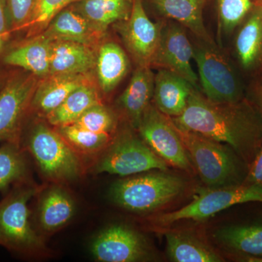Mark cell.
I'll list each match as a JSON object with an SVG mask.
<instances>
[{
	"label": "cell",
	"mask_w": 262,
	"mask_h": 262,
	"mask_svg": "<svg viewBox=\"0 0 262 262\" xmlns=\"http://www.w3.org/2000/svg\"><path fill=\"white\" fill-rule=\"evenodd\" d=\"M129 68L128 58L120 45L110 40L100 43L95 66L100 91L105 94L113 92L126 76Z\"/></svg>",
	"instance_id": "21"
},
{
	"label": "cell",
	"mask_w": 262,
	"mask_h": 262,
	"mask_svg": "<svg viewBox=\"0 0 262 262\" xmlns=\"http://www.w3.org/2000/svg\"><path fill=\"white\" fill-rule=\"evenodd\" d=\"M168 163L140 136L125 129L117 132L106 149L94 159L91 172L130 177L151 170H166Z\"/></svg>",
	"instance_id": "6"
},
{
	"label": "cell",
	"mask_w": 262,
	"mask_h": 262,
	"mask_svg": "<svg viewBox=\"0 0 262 262\" xmlns=\"http://www.w3.org/2000/svg\"><path fill=\"white\" fill-rule=\"evenodd\" d=\"M117 24L124 44L137 67H152L163 26L150 20L142 0H133L130 16Z\"/></svg>",
	"instance_id": "12"
},
{
	"label": "cell",
	"mask_w": 262,
	"mask_h": 262,
	"mask_svg": "<svg viewBox=\"0 0 262 262\" xmlns=\"http://www.w3.org/2000/svg\"><path fill=\"white\" fill-rule=\"evenodd\" d=\"M167 254L175 262H221L223 258L211 247L184 232H166Z\"/></svg>",
	"instance_id": "27"
},
{
	"label": "cell",
	"mask_w": 262,
	"mask_h": 262,
	"mask_svg": "<svg viewBox=\"0 0 262 262\" xmlns=\"http://www.w3.org/2000/svg\"><path fill=\"white\" fill-rule=\"evenodd\" d=\"M239 64L248 72L262 70V7L253 5L235 39Z\"/></svg>",
	"instance_id": "20"
},
{
	"label": "cell",
	"mask_w": 262,
	"mask_h": 262,
	"mask_svg": "<svg viewBox=\"0 0 262 262\" xmlns=\"http://www.w3.org/2000/svg\"><path fill=\"white\" fill-rule=\"evenodd\" d=\"M27 155L18 143L0 146V192L7 194L15 185L32 179Z\"/></svg>",
	"instance_id": "28"
},
{
	"label": "cell",
	"mask_w": 262,
	"mask_h": 262,
	"mask_svg": "<svg viewBox=\"0 0 262 262\" xmlns=\"http://www.w3.org/2000/svg\"><path fill=\"white\" fill-rule=\"evenodd\" d=\"M39 80L29 72H18L5 77L0 89V142L20 144Z\"/></svg>",
	"instance_id": "9"
},
{
	"label": "cell",
	"mask_w": 262,
	"mask_h": 262,
	"mask_svg": "<svg viewBox=\"0 0 262 262\" xmlns=\"http://www.w3.org/2000/svg\"><path fill=\"white\" fill-rule=\"evenodd\" d=\"M3 37H4V36L1 35V34H0V49H1L2 45H3Z\"/></svg>",
	"instance_id": "39"
},
{
	"label": "cell",
	"mask_w": 262,
	"mask_h": 262,
	"mask_svg": "<svg viewBox=\"0 0 262 262\" xmlns=\"http://www.w3.org/2000/svg\"><path fill=\"white\" fill-rule=\"evenodd\" d=\"M194 88L185 79L170 71L159 69L155 75V107L169 117H178L187 107Z\"/></svg>",
	"instance_id": "19"
},
{
	"label": "cell",
	"mask_w": 262,
	"mask_h": 262,
	"mask_svg": "<svg viewBox=\"0 0 262 262\" xmlns=\"http://www.w3.org/2000/svg\"><path fill=\"white\" fill-rule=\"evenodd\" d=\"M174 125L204 184L211 188L237 184L241 168L238 156L233 150L219 141Z\"/></svg>",
	"instance_id": "5"
},
{
	"label": "cell",
	"mask_w": 262,
	"mask_h": 262,
	"mask_svg": "<svg viewBox=\"0 0 262 262\" xmlns=\"http://www.w3.org/2000/svg\"><path fill=\"white\" fill-rule=\"evenodd\" d=\"M155 75L151 67H137L130 82L117 100V105L134 128L151 105L154 95Z\"/></svg>",
	"instance_id": "17"
},
{
	"label": "cell",
	"mask_w": 262,
	"mask_h": 262,
	"mask_svg": "<svg viewBox=\"0 0 262 262\" xmlns=\"http://www.w3.org/2000/svg\"><path fill=\"white\" fill-rule=\"evenodd\" d=\"M91 254L100 262H141L154 258L149 241L141 232L124 224L101 229L90 246Z\"/></svg>",
	"instance_id": "10"
},
{
	"label": "cell",
	"mask_w": 262,
	"mask_h": 262,
	"mask_svg": "<svg viewBox=\"0 0 262 262\" xmlns=\"http://www.w3.org/2000/svg\"><path fill=\"white\" fill-rule=\"evenodd\" d=\"M136 130L143 141L172 166L192 170V163L170 117L151 104L141 117Z\"/></svg>",
	"instance_id": "11"
},
{
	"label": "cell",
	"mask_w": 262,
	"mask_h": 262,
	"mask_svg": "<svg viewBox=\"0 0 262 262\" xmlns=\"http://www.w3.org/2000/svg\"><path fill=\"white\" fill-rule=\"evenodd\" d=\"M256 96V102H257V110L262 118V84L257 89Z\"/></svg>",
	"instance_id": "36"
},
{
	"label": "cell",
	"mask_w": 262,
	"mask_h": 262,
	"mask_svg": "<svg viewBox=\"0 0 262 262\" xmlns=\"http://www.w3.org/2000/svg\"><path fill=\"white\" fill-rule=\"evenodd\" d=\"M253 0H219L220 27L224 32H232L248 16Z\"/></svg>",
	"instance_id": "32"
},
{
	"label": "cell",
	"mask_w": 262,
	"mask_h": 262,
	"mask_svg": "<svg viewBox=\"0 0 262 262\" xmlns=\"http://www.w3.org/2000/svg\"><path fill=\"white\" fill-rule=\"evenodd\" d=\"M79 0H37L34 13L27 24V37H32L44 32L58 13Z\"/></svg>",
	"instance_id": "31"
},
{
	"label": "cell",
	"mask_w": 262,
	"mask_h": 262,
	"mask_svg": "<svg viewBox=\"0 0 262 262\" xmlns=\"http://www.w3.org/2000/svg\"><path fill=\"white\" fill-rule=\"evenodd\" d=\"M102 103L100 90L94 81L80 86L46 117L52 127L73 123L89 108Z\"/></svg>",
	"instance_id": "24"
},
{
	"label": "cell",
	"mask_w": 262,
	"mask_h": 262,
	"mask_svg": "<svg viewBox=\"0 0 262 262\" xmlns=\"http://www.w3.org/2000/svg\"><path fill=\"white\" fill-rule=\"evenodd\" d=\"M253 5L262 7V0H253Z\"/></svg>",
	"instance_id": "37"
},
{
	"label": "cell",
	"mask_w": 262,
	"mask_h": 262,
	"mask_svg": "<svg viewBox=\"0 0 262 262\" xmlns=\"http://www.w3.org/2000/svg\"><path fill=\"white\" fill-rule=\"evenodd\" d=\"M97 48L55 39L51 43L50 74L91 73L95 70Z\"/></svg>",
	"instance_id": "18"
},
{
	"label": "cell",
	"mask_w": 262,
	"mask_h": 262,
	"mask_svg": "<svg viewBox=\"0 0 262 262\" xmlns=\"http://www.w3.org/2000/svg\"><path fill=\"white\" fill-rule=\"evenodd\" d=\"M123 177L110 189L112 201L133 213L145 214L168 204L185 189L184 179L165 170Z\"/></svg>",
	"instance_id": "4"
},
{
	"label": "cell",
	"mask_w": 262,
	"mask_h": 262,
	"mask_svg": "<svg viewBox=\"0 0 262 262\" xmlns=\"http://www.w3.org/2000/svg\"><path fill=\"white\" fill-rule=\"evenodd\" d=\"M38 226L44 233L52 234L66 227L75 216L77 206L63 184L51 183L38 192Z\"/></svg>",
	"instance_id": "14"
},
{
	"label": "cell",
	"mask_w": 262,
	"mask_h": 262,
	"mask_svg": "<svg viewBox=\"0 0 262 262\" xmlns=\"http://www.w3.org/2000/svg\"><path fill=\"white\" fill-rule=\"evenodd\" d=\"M12 31L25 29L30 21L37 0H7Z\"/></svg>",
	"instance_id": "33"
},
{
	"label": "cell",
	"mask_w": 262,
	"mask_h": 262,
	"mask_svg": "<svg viewBox=\"0 0 262 262\" xmlns=\"http://www.w3.org/2000/svg\"><path fill=\"white\" fill-rule=\"evenodd\" d=\"M117 122L118 119L115 112L102 103L89 108L75 122L71 124L98 134L115 135Z\"/></svg>",
	"instance_id": "30"
},
{
	"label": "cell",
	"mask_w": 262,
	"mask_h": 262,
	"mask_svg": "<svg viewBox=\"0 0 262 262\" xmlns=\"http://www.w3.org/2000/svg\"><path fill=\"white\" fill-rule=\"evenodd\" d=\"M179 128L227 144L249 166L262 146V118L244 100L221 103L194 89L182 115L170 117Z\"/></svg>",
	"instance_id": "1"
},
{
	"label": "cell",
	"mask_w": 262,
	"mask_h": 262,
	"mask_svg": "<svg viewBox=\"0 0 262 262\" xmlns=\"http://www.w3.org/2000/svg\"><path fill=\"white\" fill-rule=\"evenodd\" d=\"M41 34L51 40L73 41L98 48L106 33L98 30L70 5L58 13Z\"/></svg>",
	"instance_id": "16"
},
{
	"label": "cell",
	"mask_w": 262,
	"mask_h": 262,
	"mask_svg": "<svg viewBox=\"0 0 262 262\" xmlns=\"http://www.w3.org/2000/svg\"><path fill=\"white\" fill-rule=\"evenodd\" d=\"M20 146L50 183L70 184L86 171L83 158L48 122H33L28 132L22 134Z\"/></svg>",
	"instance_id": "3"
},
{
	"label": "cell",
	"mask_w": 262,
	"mask_h": 262,
	"mask_svg": "<svg viewBox=\"0 0 262 262\" xmlns=\"http://www.w3.org/2000/svg\"><path fill=\"white\" fill-rule=\"evenodd\" d=\"M250 202L262 203V187L253 184H234L204 191L180 209L155 215L151 222L157 226H170L182 220H207L220 212Z\"/></svg>",
	"instance_id": "7"
},
{
	"label": "cell",
	"mask_w": 262,
	"mask_h": 262,
	"mask_svg": "<svg viewBox=\"0 0 262 262\" xmlns=\"http://www.w3.org/2000/svg\"><path fill=\"white\" fill-rule=\"evenodd\" d=\"M5 77H3V75L0 74V89H1L2 85H3V82H4Z\"/></svg>",
	"instance_id": "38"
},
{
	"label": "cell",
	"mask_w": 262,
	"mask_h": 262,
	"mask_svg": "<svg viewBox=\"0 0 262 262\" xmlns=\"http://www.w3.org/2000/svg\"><path fill=\"white\" fill-rule=\"evenodd\" d=\"M213 237L231 252L262 257V224L227 226L217 229Z\"/></svg>",
	"instance_id": "26"
},
{
	"label": "cell",
	"mask_w": 262,
	"mask_h": 262,
	"mask_svg": "<svg viewBox=\"0 0 262 262\" xmlns=\"http://www.w3.org/2000/svg\"><path fill=\"white\" fill-rule=\"evenodd\" d=\"M51 43L49 38L38 34L8 51L3 62L23 69L42 79L50 75Z\"/></svg>",
	"instance_id": "22"
},
{
	"label": "cell",
	"mask_w": 262,
	"mask_h": 262,
	"mask_svg": "<svg viewBox=\"0 0 262 262\" xmlns=\"http://www.w3.org/2000/svg\"><path fill=\"white\" fill-rule=\"evenodd\" d=\"M53 127L82 158L95 159L110 145L115 136L92 132L74 124Z\"/></svg>",
	"instance_id": "29"
},
{
	"label": "cell",
	"mask_w": 262,
	"mask_h": 262,
	"mask_svg": "<svg viewBox=\"0 0 262 262\" xmlns=\"http://www.w3.org/2000/svg\"><path fill=\"white\" fill-rule=\"evenodd\" d=\"M155 8L168 18L191 31L200 40L213 42L205 26L203 8L205 0H150Z\"/></svg>",
	"instance_id": "23"
},
{
	"label": "cell",
	"mask_w": 262,
	"mask_h": 262,
	"mask_svg": "<svg viewBox=\"0 0 262 262\" xmlns=\"http://www.w3.org/2000/svg\"><path fill=\"white\" fill-rule=\"evenodd\" d=\"M203 94L215 103H237L244 100L235 72L214 42L200 40L193 46Z\"/></svg>",
	"instance_id": "8"
},
{
	"label": "cell",
	"mask_w": 262,
	"mask_h": 262,
	"mask_svg": "<svg viewBox=\"0 0 262 262\" xmlns=\"http://www.w3.org/2000/svg\"><path fill=\"white\" fill-rule=\"evenodd\" d=\"M40 189L31 179L12 187L0 201V246L22 258L50 255L44 239L32 224L29 206Z\"/></svg>",
	"instance_id": "2"
},
{
	"label": "cell",
	"mask_w": 262,
	"mask_h": 262,
	"mask_svg": "<svg viewBox=\"0 0 262 262\" xmlns=\"http://www.w3.org/2000/svg\"><path fill=\"white\" fill-rule=\"evenodd\" d=\"M92 81L94 78L91 73L50 74L38 82L31 103L30 113L46 118L71 93Z\"/></svg>",
	"instance_id": "15"
},
{
	"label": "cell",
	"mask_w": 262,
	"mask_h": 262,
	"mask_svg": "<svg viewBox=\"0 0 262 262\" xmlns=\"http://www.w3.org/2000/svg\"><path fill=\"white\" fill-rule=\"evenodd\" d=\"M248 168L249 169L244 181L245 184L262 187V146Z\"/></svg>",
	"instance_id": "34"
},
{
	"label": "cell",
	"mask_w": 262,
	"mask_h": 262,
	"mask_svg": "<svg viewBox=\"0 0 262 262\" xmlns=\"http://www.w3.org/2000/svg\"><path fill=\"white\" fill-rule=\"evenodd\" d=\"M12 31L7 0H0V34L8 35Z\"/></svg>",
	"instance_id": "35"
},
{
	"label": "cell",
	"mask_w": 262,
	"mask_h": 262,
	"mask_svg": "<svg viewBox=\"0 0 262 262\" xmlns=\"http://www.w3.org/2000/svg\"><path fill=\"white\" fill-rule=\"evenodd\" d=\"M193 55L194 48L184 27L174 23L162 27L159 48L153 66L180 76L199 90V78L192 69Z\"/></svg>",
	"instance_id": "13"
},
{
	"label": "cell",
	"mask_w": 262,
	"mask_h": 262,
	"mask_svg": "<svg viewBox=\"0 0 262 262\" xmlns=\"http://www.w3.org/2000/svg\"><path fill=\"white\" fill-rule=\"evenodd\" d=\"M72 5L96 28L106 33L112 24L129 18L133 0H79Z\"/></svg>",
	"instance_id": "25"
}]
</instances>
